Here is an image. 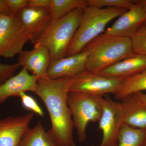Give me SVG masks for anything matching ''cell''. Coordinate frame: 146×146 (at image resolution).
<instances>
[{
	"label": "cell",
	"instance_id": "9",
	"mask_svg": "<svg viewBox=\"0 0 146 146\" xmlns=\"http://www.w3.org/2000/svg\"><path fill=\"white\" fill-rule=\"evenodd\" d=\"M30 42L35 45L51 23L49 7L38 8L28 6L18 14Z\"/></svg>",
	"mask_w": 146,
	"mask_h": 146
},
{
	"label": "cell",
	"instance_id": "15",
	"mask_svg": "<svg viewBox=\"0 0 146 146\" xmlns=\"http://www.w3.org/2000/svg\"><path fill=\"white\" fill-rule=\"evenodd\" d=\"M146 69V56L135 53L98 73L102 75L126 79Z\"/></svg>",
	"mask_w": 146,
	"mask_h": 146
},
{
	"label": "cell",
	"instance_id": "26",
	"mask_svg": "<svg viewBox=\"0 0 146 146\" xmlns=\"http://www.w3.org/2000/svg\"><path fill=\"white\" fill-rule=\"evenodd\" d=\"M52 0H29L28 6L35 8L50 7Z\"/></svg>",
	"mask_w": 146,
	"mask_h": 146
},
{
	"label": "cell",
	"instance_id": "28",
	"mask_svg": "<svg viewBox=\"0 0 146 146\" xmlns=\"http://www.w3.org/2000/svg\"><path fill=\"white\" fill-rule=\"evenodd\" d=\"M134 94L141 101L146 104V94L143 93V92H140L134 93Z\"/></svg>",
	"mask_w": 146,
	"mask_h": 146
},
{
	"label": "cell",
	"instance_id": "16",
	"mask_svg": "<svg viewBox=\"0 0 146 146\" xmlns=\"http://www.w3.org/2000/svg\"><path fill=\"white\" fill-rule=\"evenodd\" d=\"M124 116V123L136 128L146 129V104L134 94L121 100Z\"/></svg>",
	"mask_w": 146,
	"mask_h": 146
},
{
	"label": "cell",
	"instance_id": "6",
	"mask_svg": "<svg viewBox=\"0 0 146 146\" xmlns=\"http://www.w3.org/2000/svg\"><path fill=\"white\" fill-rule=\"evenodd\" d=\"M125 79L85 70L71 78L70 91L100 97L110 94L115 95L121 89Z\"/></svg>",
	"mask_w": 146,
	"mask_h": 146
},
{
	"label": "cell",
	"instance_id": "5",
	"mask_svg": "<svg viewBox=\"0 0 146 146\" xmlns=\"http://www.w3.org/2000/svg\"><path fill=\"white\" fill-rule=\"evenodd\" d=\"M103 97L70 91L67 102L72 115L73 125L80 143L86 140V128L90 122L99 121L103 112Z\"/></svg>",
	"mask_w": 146,
	"mask_h": 146
},
{
	"label": "cell",
	"instance_id": "7",
	"mask_svg": "<svg viewBox=\"0 0 146 146\" xmlns=\"http://www.w3.org/2000/svg\"><path fill=\"white\" fill-rule=\"evenodd\" d=\"M30 38L18 14L0 15V57L11 58L23 50Z\"/></svg>",
	"mask_w": 146,
	"mask_h": 146
},
{
	"label": "cell",
	"instance_id": "24",
	"mask_svg": "<svg viewBox=\"0 0 146 146\" xmlns=\"http://www.w3.org/2000/svg\"><path fill=\"white\" fill-rule=\"evenodd\" d=\"M20 67L17 63L8 64L0 62V85L14 75Z\"/></svg>",
	"mask_w": 146,
	"mask_h": 146
},
{
	"label": "cell",
	"instance_id": "12",
	"mask_svg": "<svg viewBox=\"0 0 146 146\" xmlns=\"http://www.w3.org/2000/svg\"><path fill=\"white\" fill-rule=\"evenodd\" d=\"M51 61L50 52L43 46H35L33 49L22 51L17 59L21 67L31 72L38 79L47 77Z\"/></svg>",
	"mask_w": 146,
	"mask_h": 146
},
{
	"label": "cell",
	"instance_id": "23",
	"mask_svg": "<svg viewBox=\"0 0 146 146\" xmlns=\"http://www.w3.org/2000/svg\"><path fill=\"white\" fill-rule=\"evenodd\" d=\"M19 97L21 98L22 106L25 109L40 117H44V111L34 98L26 94V92L21 93Z\"/></svg>",
	"mask_w": 146,
	"mask_h": 146
},
{
	"label": "cell",
	"instance_id": "29",
	"mask_svg": "<svg viewBox=\"0 0 146 146\" xmlns=\"http://www.w3.org/2000/svg\"><path fill=\"white\" fill-rule=\"evenodd\" d=\"M135 2L141 6L146 12V0H134Z\"/></svg>",
	"mask_w": 146,
	"mask_h": 146
},
{
	"label": "cell",
	"instance_id": "17",
	"mask_svg": "<svg viewBox=\"0 0 146 146\" xmlns=\"http://www.w3.org/2000/svg\"><path fill=\"white\" fill-rule=\"evenodd\" d=\"M19 146H58L39 121L33 127L29 128L21 139Z\"/></svg>",
	"mask_w": 146,
	"mask_h": 146
},
{
	"label": "cell",
	"instance_id": "19",
	"mask_svg": "<svg viewBox=\"0 0 146 146\" xmlns=\"http://www.w3.org/2000/svg\"><path fill=\"white\" fill-rule=\"evenodd\" d=\"M86 0H52L50 9L51 23L77 9H84Z\"/></svg>",
	"mask_w": 146,
	"mask_h": 146
},
{
	"label": "cell",
	"instance_id": "18",
	"mask_svg": "<svg viewBox=\"0 0 146 146\" xmlns=\"http://www.w3.org/2000/svg\"><path fill=\"white\" fill-rule=\"evenodd\" d=\"M146 129L136 128L124 123L120 129L116 146H144Z\"/></svg>",
	"mask_w": 146,
	"mask_h": 146
},
{
	"label": "cell",
	"instance_id": "21",
	"mask_svg": "<svg viewBox=\"0 0 146 146\" xmlns=\"http://www.w3.org/2000/svg\"><path fill=\"white\" fill-rule=\"evenodd\" d=\"M87 6L98 8L115 7L128 10L134 5V0H86Z\"/></svg>",
	"mask_w": 146,
	"mask_h": 146
},
{
	"label": "cell",
	"instance_id": "22",
	"mask_svg": "<svg viewBox=\"0 0 146 146\" xmlns=\"http://www.w3.org/2000/svg\"><path fill=\"white\" fill-rule=\"evenodd\" d=\"M131 39L135 53L146 56V21Z\"/></svg>",
	"mask_w": 146,
	"mask_h": 146
},
{
	"label": "cell",
	"instance_id": "8",
	"mask_svg": "<svg viewBox=\"0 0 146 146\" xmlns=\"http://www.w3.org/2000/svg\"><path fill=\"white\" fill-rule=\"evenodd\" d=\"M99 121L103 136L98 146H116L119 131L124 123L121 102L114 101L108 96L104 98L102 114Z\"/></svg>",
	"mask_w": 146,
	"mask_h": 146
},
{
	"label": "cell",
	"instance_id": "27",
	"mask_svg": "<svg viewBox=\"0 0 146 146\" xmlns=\"http://www.w3.org/2000/svg\"><path fill=\"white\" fill-rule=\"evenodd\" d=\"M11 15L7 0H0V15Z\"/></svg>",
	"mask_w": 146,
	"mask_h": 146
},
{
	"label": "cell",
	"instance_id": "13",
	"mask_svg": "<svg viewBox=\"0 0 146 146\" xmlns=\"http://www.w3.org/2000/svg\"><path fill=\"white\" fill-rule=\"evenodd\" d=\"M87 53L83 50L77 54L51 60L47 72V77L56 79L72 78L86 70Z\"/></svg>",
	"mask_w": 146,
	"mask_h": 146
},
{
	"label": "cell",
	"instance_id": "14",
	"mask_svg": "<svg viewBox=\"0 0 146 146\" xmlns=\"http://www.w3.org/2000/svg\"><path fill=\"white\" fill-rule=\"evenodd\" d=\"M37 80L35 76L29 74L26 69L23 68L17 74L0 85V105L10 97H19L22 92L31 91L35 93Z\"/></svg>",
	"mask_w": 146,
	"mask_h": 146
},
{
	"label": "cell",
	"instance_id": "11",
	"mask_svg": "<svg viewBox=\"0 0 146 146\" xmlns=\"http://www.w3.org/2000/svg\"><path fill=\"white\" fill-rule=\"evenodd\" d=\"M134 5L120 16L104 33L131 38L146 21V12L134 1Z\"/></svg>",
	"mask_w": 146,
	"mask_h": 146
},
{
	"label": "cell",
	"instance_id": "4",
	"mask_svg": "<svg viewBox=\"0 0 146 146\" xmlns=\"http://www.w3.org/2000/svg\"><path fill=\"white\" fill-rule=\"evenodd\" d=\"M83 12V9H75L51 24L35 46L46 47L50 54L51 60L65 57L79 26Z\"/></svg>",
	"mask_w": 146,
	"mask_h": 146
},
{
	"label": "cell",
	"instance_id": "2",
	"mask_svg": "<svg viewBox=\"0 0 146 146\" xmlns=\"http://www.w3.org/2000/svg\"><path fill=\"white\" fill-rule=\"evenodd\" d=\"M83 50L87 52L86 70L99 73L135 54L131 38L101 34Z\"/></svg>",
	"mask_w": 146,
	"mask_h": 146
},
{
	"label": "cell",
	"instance_id": "1",
	"mask_svg": "<svg viewBox=\"0 0 146 146\" xmlns=\"http://www.w3.org/2000/svg\"><path fill=\"white\" fill-rule=\"evenodd\" d=\"M70 80L48 77L38 79L35 92L46 107L51 123L47 132L58 146H75L72 118L67 102Z\"/></svg>",
	"mask_w": 146,
	"mask_h": 146
},
{
	"label": "cell",
	"instance_id": "30",
	"mask_svg": "<svg viewBox=\"0 0 146 146\" xmlns=\"http://www.w3.org/2000/svg\"><path fill=\"white\" fill-rule=\"evenodd\" d=\"M144 146H146V141L145 143V145H144Z\"/></svg>",
	"mask_w": 146,
	"mask_h": 146
},
{
	"label": "cell",
	"instance_id": "25",
	"mask_svg": "<svg viewBox=\"0 0 146 146\" xmlns=\"http://www.w3.org/2000/svg\"><path fill=\"white\" fill-rule=\"evenodd\" d=\"M11 15H17L29 6V0H7Z\"/></svg>",
	"mask_w": 146,
	"mask_h": 146
},
{
	"label": "cell",
	"instance_id": "3",
	"mask_svg": "<svg viewBox=\"0 0 146 146\" xmlns=\"http://www.w3.org/2000/svg\"><path fill=\"white\" fill-rule=\"evenodd\" d=\"M127 9L115 7L98 8L87 6L77 30L71 42L66 56L81 52L89 43L104 31L110 21L118 18Z\"/></svg>",
	"mask_w": 146,
	"mask_h": 146
},
{
	"label": "cell",
	"instance_id": "20",
	"mask_svg": "<svg viewBox=\"0 0 146 146\" xmlns=\"http://www.w3.org/2000/svg\"><path fill=\"white\" fill-rule=\"evenodd\" d=\"M146 90V69L138 74L125 79L119 91L115 95V98L121 100L130 94Z\"/></svg>",
	"mask_w": 146,
	"mask_h": 146
},
{
	"label": "cell",
	"instance_id": "10",
	"mask_svg": "<svg viewBox=\"0 0 146 146\" xmlns=\"http://www.w3.org/2000/svg\"><path fill=\"white\" fill-rule=\"evenodd\" d=\"M34 114L30 112L0 119V146H19L21 139L29 128Z\"/></svg>",
	"mask_w": 146,
	"mask_h": 146
}]
</instances>
